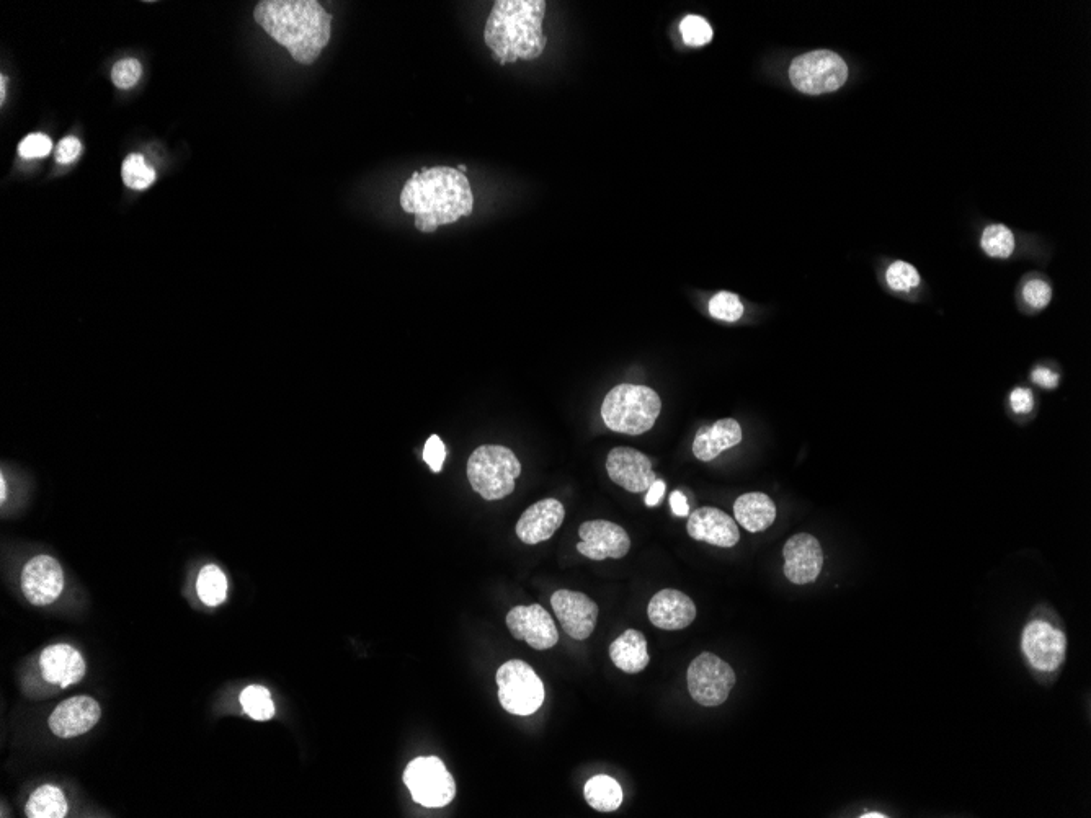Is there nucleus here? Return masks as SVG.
Segmentation results:
<instances>
[{
	"instance_id": "ddd939ff",
	"label": "nucleus",
	"mask_w": 1091,
	"mask_h": 818,
	"mask_svg": "<svg viewBox=\"0 0 1091 818\" xmlns=\"http://www.w3.org/2000/svg\"><path fill=\"white\" fill-rule=\"evenodd\" d=\"M505 621L515 639L535 650L551 649L559 641L556 624L543 606H515Z\"/></svg>"
},
{
	"instance_id": "0eeeda50",
	"label": "nucleus",
	"mask_w": 1091,
	"mask_h": 818,
	"mask_svg": "<svg viewBox=\"0 0 1091 818\" xmlns=\"http://www.w3.org/2000/svg\"><path fill=\"white\" fill-rule=\"evenodd\" d=\"M404 783L409 787L412 799L430 809L445 807L456 796L455 779L437 756H422L410 761Z\"/></svg>"
},
{
	"instance_id": "c9c22d12",
	"label": "nucleus",
	"mask_w": 1091,
	"mask_h": 818,
	"mask_svg": "<svg viewBox=\"0 0 1091 818\" xmlns=\"http://www.w3.org/2000/svg\"><path fill=\"white\" fill-rule=\"evenodd\" d=\"M446 448L445 443L441 441L440 436L432 435L425 443L424 461L430 466L435 474L441 472L443 469V463H445Z\"/></svg>"
},
{
	"instance_id": "49530a36",
	"label": "nucleus",
	"mask_w": 1091,
	"mask_h": 818,
	"mask_svg": "<svg viewBox=\"0 0 1091 818\" xmlns=\"http://www.w3.org/2000/svg\"><path fill=\"white\" fill-rule=\"evenodd\" d=\"M420 177H422V174H420V172H414V174H412V177L410 178H412V180H419Z\"/></svg>"
},
{
	"instance_id": "5701e85b",
	"label": "nucleus",
	"mask_w": 1091,
	"mask_h": 818,
	"mask_svg": "<svg viewBox=\"0 0 1091 818\" xmlns=\"http://www.w3.org/2000/svg\"><path fill=\"white\" fill-rule=\"evenodd\" d=\"M611 662L624 673H639L651 662L646 636L628 629L610 645Z\"/></svg>"
},
{
	"instance_id": "423d86ee",
	"label": "nucleus",
	"mask_w": 1091,
	"mask_h": 818,
	"mask_svg": "<svg viewBox=\"0 0 1091 818\" xmlns=\"http://www.w3.org/2000/svg\"><path fill=\"white\" fill-rule=\"evenodd\" d=\"M499 701L513 716H531L544 703V685L535 670L522 660H510L497 672Z\"/></svg>"
},
{
	"instance_id": "473e14b6",
	"label": "nucleus",
	"mask_w": 1091,
	"mask_h": 818,
	"mask_svg": "<svg viewBox=\"0 0 1091 818\" xmlns=\"http://www.w3.org/2000/svg\"><path fill=\"white\" fill-rule=\"evenodd\" d=\"M143 76V66L138 59H121L112 69V81L118 89L128 90L138 84Z\"/></svg>"
},
{
	"instance_id": "4468645a",
	"label": "nucleus",
	"mask_w": 1091,
	"mask_h": 818,
	"mask_svg": "<svg viewBox=\"0 0 1091 818\" xmlns=\"http://www.w3.org/2000/svg\"><path fill=\"white\" fill-rule=\"evenodd\" d=\"M784 575L794 585H807L817 580L824 567V552L819 539L812 534H794L784 544Z\"/></svg>"
},
{
	"instance_id": "4c0bfd02",
	"label": "nucleus",
	"mask_w": 1091,
	"mask_h": 818,
	"mask_svg": "<svg viewBox=\"0 0 1091 818\" xmlns=\"http://www.w3.org/2000/svg\"><path fill=\"white\" fill-rule=\"evenodd\" d=\"M1011 409L1016 414H1029L1034 407L1033 391L1026 387H1016L1010 396Z\"/></svg>"
},
{
	"instance_id": "6e6552de",
	"label": "nucleus",
	"mask_w": 1091,
	"mask_h": 818,
	"mask_svg": "<svg viewBox=\"0 0 1091 818\" xmlns=\"http://www.w3.org/2000/svg\"><path fill=\"white\" fill-rule=\"evenodd\" d=\"M686 678L691 698L704 707H716L726 703L735 685V673L731 665L709 652L698 655L690 663Z\"/></svg>"
},
{
	"instance_id": "9b49d317",
	"label": "nucleus",
	"mask_w": 1091,
	"mask_h": 818,
	"mask_svg": "<svg viewBox=\"0 0 1091 818\" xmlns=\"http://www.w3.org/2000/svg\"><path fill=\"white\" fill-rule=\"evenodd\" d=\"M551 606L562 629L575 641H585L595 631L598 606L585 593L557 590L551 596Z\"/></svg>"
},
{
	"instance_id": "f257e3e1",
	"label": "nucleus",
	"mask_w": 1091,
	"mask_h": 818,
	"mask_svg": "<svg viewBox=\"0 0 1091 818\" xmlns=\"http://www.w3.org/2000/svg\"><path fill=\"white\" fill-rule=\"evenodd\" d=\"M254 18L296 63L311 66L329 45L334 17L316 0H262Z\"/></svg>"
},
{
	"instance_id": "f704fd0d",
	"label": "nucleus",
	"mask_w": 1091,
	"mask_h": 818,
	"mask_svg": "<svg viewBox=\"0 0 1091 818\" xmlns=\"http://www.w3.org/2000/svg\"><path fill=\"white\" fill-rule=\"evenodd\" d=\"M1023 296H1025V301L1029 306L1041 309V307H1046L1047 304L1051 303L1052 289L1051 286L1047 285L1046 281L1031 280L1026 283Z\"/></svg>"
},
{
	"instance_id": "20e7f679",
	"label": "nucleus",
	"mask_w": 1091,
	"mask_h": 818,
	"mask_svg": "<svg viewBox=\"0 0 1091 818\" xmlns=\"http://www.w3.org/2000/svg\"><path fill=\"white\" fill-rule=\"evenodd\" d=\"M466 472L474 492L494 502L513 494L522 464L507 446L484 445L471 454Z\"/></svg>"
},
{
	"instance_id": "a19ab883",
	"label": "nucleus",
	"mask_w": 1091,
	"mask_h": 818,
	"mask_svg": "<svg viewBox=\"0 0 1091 818\" xmlns=\"http://www.w3.org/2000/svg\"><path fill=\"white\" fill-rule=\"evenodd\" d=\"M664 494L665 482L657 479V481H655L654 484L651 485V489L647 490V507H655V505H659L660 498L664 497Z\"/></svg>"
},
{
	"instance_id": "412c9836",
	"label": "nucleus",
	"mask_w": 1091,
	"mask_h": 818,
	"mask_svg": "<svg viewBox=\"0 0 1091 818\" xmlns=\"http://www.w3.org/2000/svg\"><path fill=\"white\" fill-rule=\"evenodd\" d=\"M744 438L740 423L734 418H722L711 427H701L693 441V454L703 463L716 459L722 451L734 448Z\"/></svg>"
},
{
	"instance_id": "6ab92c4d",
	"label": "nucleus",
	"mask_w": 1091,
	"mask_h": 818,
	"mask_svg": "<svg viewBox=\"0 0 1091 818\" xmlns=\"http://www.w3.org/2000/svg\"><path fill=\"white\" fill-rule=\"evenodd\" d=\"M647 616L662 631H682L695 621L696 606L690 596L667 588L652 596Z\"/></svg>"
},
{
	"instance_id": "a211bd4d",
	"label": "nucleus",
	"mask_w": 1091,
	"mask_h": 818,
	"mask_svg": "<svg viewBox=\"0 0 1091 818\" xmlns=\"http://www.w3.org/2000/svg\"><path fill=\"white\" fill-rule=\"evenodd\" d=\"M686 531L691 538L717 547H734L740 541L739 528L732 516L719 508L703 507L691 513Z\"/></svg>"
},
{
	"instance_id": "393cba45",
	"label": "nucleus",
	"mask_w": 1091,
	"mask_h": 818,
	"mask_svg": "<svg viewBox=\"0 0 1091 818\" xmlns=\"http://www.w3.org/2000/svg\"><path fill=\"white\" fill-rule=\"evenodd\" d=\"M25 814L28 818H63L67 814V802L63 791L54 786H41L28 799Z\"/></svg>"
},
{
	"instance_id": "f8f14e48",
	"label": "nucleus",
	"mask_w": 1091,
	"mask_h": 818,
	"mask_svg": "<svg viewBox=\"0 0 1091 818\" xmlns=\"http://www.w3.org/2000/svg\"><path fill=\"white\" fill-rule=\"evenodd\" d=\"M606 472L611 481L633 494H641L651 489L657 481L652 471L651 459L634 448L618 446L611 450L606 459Z\"/></svg>"
},
{
	"instance_id": "dca6fc26",
	"label": "nucleus",
	"mask_w": 1091,
	"mask_h": 818,
	"mask_svg": "<svg viewBox=\"0 0 1091 818\" xmlns=\"http://www.w3.org/2000/svg\"><path fill=\"white\" fill-rule=\"evenodd\" d=\"M102 709L89 696L67 699L49 717V729L56 737L72 738L87 734L100 721Z\"/></svg>"
},
{
	"instance_id": "bb28decb",
	"label": "nucleus",
	"mask_w": 1091,
	"mask_h": 818,
	"mask_svg": "<svg viewBox=\"0 0 1091 818\" xmlns=\"http://www.w3.org/2000/svg\"><path fill=\"white\" fill-rule=\"evenodd\" d=\"M241 704L244 711L255 721H268L275 716L272 694L263 686L252 685L245 688L241 694Z\"/></svg>"
},
{
	"instance_id": "a878e982",
	"label": "nucleus",
	"mask_w": 1091,
	"mask_h": 818,
	"mask_svg": "<svg viewBox=\"0 0 1091 818\" xmlns=\"http://www.w3.org/2000/svg\"><path fill=\"white\" fill-rule=\"evenodd\" d=\"M196 590L203 603L219 606L228 596V578L216 565H206L198 575Z\"/></svg>"
},
{
	"instance_id": "e433bc0d",
	"label": "nucleus",
	"mask_w": 1091,
	"mask_h": 818,
	"mask_svg": "<svg viewBox=\"0 0 1091 818\" xmlns=\"http://www.w3.org/2000/svg\"><path fill=\"white\" fill-rule=\"evenodd\" d=\"M81 149L82 146L79 139L74 138V136L64 138L63 141L58 144V147H56V151H54L56 162H58V164H69V162L76 161L79 154H81Z\"/></svg>"
},
{
	"instance_id": "7ed1b4c3",
	"label": "nucleus",
	"mask_w": 1091,
	"mask_h": 818,
	"mask_svg": "<svg viewBox=\"0 0 1091 818\" xmlns=\"http://www.w3.org/2000/svg\"><path fill=\"white\" fill-rule=\"evenodd\" d=\"M662 410L659 394L641 384H619L606 394L602 418L611 432L644 435L654 427Z\"/></svg>"
},
{
	"instance_id": "aec40b11",
	"label": "nucleus",
	"mask_w": 1091,
	"mask_h": 818,
	"mask_svg": "<svg viewBox=\"0 0 1091 818\" xmlns=\"http://www.w3.org/2000/svg\"><path fill=\"white\" fill-rule=\"evenodd\" d=\"M40 665L45 680L61 688L76 685L85 675L84 658L71 645H51L43 650Z\"/></svg>"
},
{
	"instance_id": "f03ea898",
	"label": "nucleus",
	"mask_w": 1091,
	"mask_h": 818,
	"mask_svg": "<svg viewBox=\"0 0 1091 818\" xmlns=\"http://www.w3.org/2000/svg\"><path fill=\"white\" fill-rule=\"evenodd\" d=\"M544 0H497L490 10L484 41L497 63L538 59L548 45L543 33Z\"/></svg>"
},
{
	"instance_id": "b1692460",
	"label": "nucleus",
	"mask_w": 1091,
	"mask_h": 818,
	"mask_svg": "<svg viewBox=\"0 0 1091 818\" xmlns=\"http://www.w3.org/2000/svg\"><path fill=\"white\" fill-rule=\"evenodd\" d=\"M585 801L598 812H615L623 804V789L606 774L593 776L584 787Z\"/></svg>"
},
{
	"instance_id": "37998d69",
	"label": "nucleus",
	"mask_w": 1091,
	"mask_h": 818,
	"mask_svg": "<svg viewBox=\"0 0 1091 818\" xmlns=\"http://www.w3.org/2000/svg\"><path fill=\"white\" fill-rule=\"evenodd\" d=\"M861 817H863V818H868V817H873V818H884V817H887V815H882V814H864V815H861Z\"/></svg>"
},
{
	"instance_id": "9d476101",
	"label": "nucleus",
	"mask_w": 1091,
	"mask_h": 818,
	"mask_svg": "<svg viewBox=\"0 0 1091 818\" xmlns=\"http://www.w3.org/2000/svg\"><path fill=\"white\" fill-rule=\"evenodd\" d=\"M579 536L577 551L592 561L623 559L631 549L629 534L611 521H585L579 528Z\"/></svg>"
},
{
	"instance_id": "2eb2a0df",
	"label": "nucleus",
	"mask_w": 1091,
	"mask_h": 818,
	"mask_svg": "<svg viewBox=\"0 0 1091 818\" xmlns=\"http://www.w3.org/2000/svg\"><path fill=\"white\" fill-rule=\"evenodd\" d=\"M63 588V569L54 557L36 556L23 567V595L32 605H51L63 593Z\"/></svg>"
},
{
	"instance_id": "a18cd8bd",
	"label": "nucleus",
	"mask_w": 1091,
	"mask_h": 818,
	"mask_svg": "<svg viewBox=\"0 0 1091 818\" xmlns=\"http://www.w3.org/2000/svg\"><path fill=\"white\" fill-rule=\"evenodd\" d=\"M456 169H458L461 174H466V165H458Z\"/></svg>"
},
{
	"instance_id": "72a5a7b5",
	"label": "nucleus",
	"mask_w": 1091,
	"mask_h": 818,
	"mask_svg": "<svg viewBox=\"0 0 1091 818\" xmlns=\"http://www.w3.org/2000/svg\"><path fill=\"white\" fill-rule=\"evenodd\" d=\"M51 149H53L51 139L40 133L30 134L18 144V152L23 159H41L48 156Z\"/></svg>"
},
{
	"instance_id": "ea45409f",
	"label": "nucleus",
	"mask_w": 1091,
	"mask_h": 818,
	"mask_svg": "<svg viewBox=\"0 0 1091 818\" xmlns=\"http://www.w3.org/2000/svg\"><path fill=\"white\" fill-rule=\"evenodd\" d=\"M670 507H672V512L677 516L690 515L688 500H686L685 495H683L682 492H678V490L670 495Z\"/></svg>"
},
{
	"instance_id": "c03bdc74",
	"label": "nucleus",
	"mask_w": 1091,
	"mask_h": 818,
	"mask_svg": "<svg viewBox=\"0 0 1091 818\" xmlns=\"http://www.w3.org/2000/svg\"><path fill=\"white\" fill-rule=\"evenodd\" d=\"M5 494H7V485H5V479L2 477V500H5Z\"/></svg>"
},
{
	"instance_id": "7c9ffc66",
	"label": "nucleus",
	"mask_w": 1091,
	"mask_h": 818,
	"mask_svg": "<svg viewBox=\"0 0 1091 818\" xmlns=\"http://www.w3.org/2000/svg\"><path fill=\"white\" fill-rule=\"evenodd\" d=\"M683 41L688 46H704L713 40V28L703 17L688 15L680 23Z\"/></svg>"
},
{
	"instance_id": "2f4dec72",
	"label": "nucleus",
	"mask_w": 1091,
	"mask_h": 818,
	"mask_svg": "<svg viewBox=\"0 0 1091 818\" xmlns=\"http://www.w3.org/2000/svg\"><path fill=\"white\" fill-rule=\"evenodd\" d=\"M887 285L894 291H910L920 285L917 268L907 262L892 263L886 273Z\"/></svg>"
},
{
	"instance_id": "cd10ccee",
	"label": "nucleus",
	"mask_w": 1091,
	"mask_h": 818,
	"mask_svg": "<svg viewBox=\"0 0 1091 818\" xmlns=\"http://www.w3.org/2000/svg\"><path fill=\"white\" fill-rule=\"evenodd\" d=\"M121 177L126 187L131 190H146L156 182V172L144 161L141 154H131L126 157L121 167Z\"/></svg>"
},
{
	"instance_id": "4be33fe9",
	"label": "nucleus",
	"mask_w": 1091,
	"mask_h": 818,
	"mask_svg": "<svg viewBox=\"0 0 1091 818\" xmlns=\"http://www.w3.org/2000/svg\"><path fill=\"white\" fill-rule=\"evenodd\" d=\"M735 521L749 533H762L776 520V505L762 492L740 495L734 503Z\"/></svg>"
},
{
	"instance_id": "39448f33",
	"label": "nucleus",
	"mask_w": 1091,
	"mask_h": 818,
	"mask_svg": "<svg viewBox=\"0 0 1091 818\" xmlns=\"http://www.w3.org/2000/svg\"><path fill=\"white\" fill-rule=\"evenodd\" d=\"M789 79L802 94H829L847 82L848 66L837 53L819 49L794 58Z\"/></svg>"
},
{
	"instance_id": "58836bf2",
	"label": "nucleus",
	"mask_w": 1091,
	"mask_h": 818,
	"mask_svg": "<svg viewBox=\"0 0 1091 818\" xmlns=\"http://www.w3.org/2000/svg\"><path fill=\"white\" fill-rule=\"evenodd\" d=\"M1033 381L1044 389H1054L1059 383V376L1047 368H1036L1033 371Z\"/></svg>"
},
{
	"instance_id": "f3484780",
	"label": "nucleus",
	"mask_w": 1091,
	"mask_h": 818,
	"mask_svg": "<svg viewBox=\"0 0 1091 818\" xmlns=\"http://www.w3.org/2000/svg\"><path fill=\"white\" fill-rule=\"evenodd\" d=\"M566 518V510L556 498H544L533 503L517 523V536L522 543L539 544L553 538Z\"/></svg>"
},
{
	"instance_id": "c756f323",
	"label": "nucleus",
	"mask_w": 1091,
	"mask_h": 818,
	"mask_svg": "<svg viewBox=\"0 0 1091 818\" xmlns=\"http://www.w3.org/2000/svg\"><path fill=\"white\" fill-rule=\"evenodd\" d=\"M744 304L740 301L739 296L734 293H727V291H721L709 301V314L714 319L724 322H735L742 319L744 316Z\"/></svg>"
},
{
	"instance_id": "c85d7f7f",
	"label": "nucleus",
	"mask_w": 1091,
	"mask_h": 818,
	"mask_svg": "<svg viewBox=\"0 0 1091 818\" xmlns=\"http://www.w3.org/2000/svg\"><path fill=\"white\" fill-rule=\"evenodd\" d=\"M982 249L989 257L1008 258L1015 249V236L1003 224H994L982 234Z\"/></svg>"
},
{
	"instance_id": "1a4fd4ad",
	"label": "nucleus",
	"mask_w": 1091,
	"mask_h": 818,
	"mask_svg": "<svg viewBox=\"0 0 1091 818\" xmlns=\"http://www.w3.org/2000/svg\"><path fill=\"white\" fill-rule=\"evenodd\" d=\"M1021 650L1029 665L1038 672L1051 673L1059 670L1067 654V637L1064 632L1043 619L1026 624L1021 636Z\"/></svg>"
},
{
	"instance_id": "79ce46f5",
	"label": "nucleus",
	"mask_w": 1091,
	"mask_h": 818,
	"mask_svg": "<svg viewBox=\"0 0 1091 818\" xmlns=\"http://www.w3.org/2000/svg\"><path fill=\"white\" fill-rule=\"evenodd\" d=\"M5 89H7V77L2 76L0 79V102H5Z\"/></svg>"
}]
</instances>
